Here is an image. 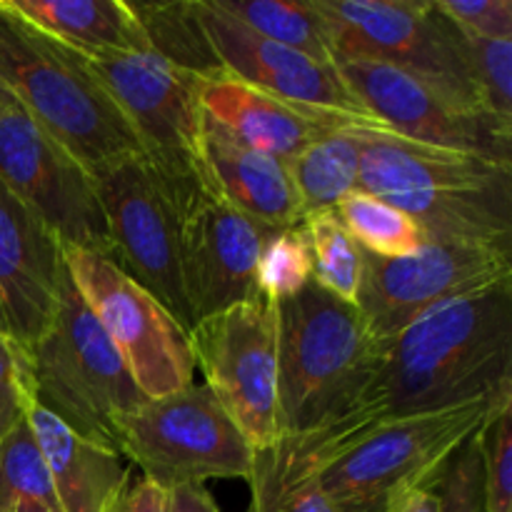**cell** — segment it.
<instances>
[{
	"instance_id": "obj_1",
	"label": "cell",
	"mask_w": 512,
	"mask_h": 512,
	"mask_svg": "<svg viewBox=\"0 0 512 512\" xmlns=\"http://www.w3.org/2000/svg\"><path fill=\"white\" fill-rule=\"evenodd\" d=\"M508 388L512 278L428 310L383 343V358L358 403L323 430L340 450L390 418L453 408Z\"/></svg>"
},
{
	"instance_id": "obj_16",
	"label": "cell",
	"mask_w": 512,
	"mask_h": 512,
	"mask_svg": "<svg viewBox=\"0 0 512 512\" xmlns=\"http://www.w3.org/2000/svg\"><path fill=\"white\" fill-rule=\"evenodd\" d=\"M275 228L205 193L178 223L180 275L193 325L258 298V260Z\"/></svg>"
},
{
	"instance_id": "obj_11",
	"label": "cell",
	"mask_w": 512,
	"mask_h": 512,
	"mask_svg": "<svg viewBox=\"0 0 512 512\" xmlns=\"http://www.w3.org/2000/svg\"><path fill=\"white\" fill-rule=\"evenodd\" d=\"M195 368L253 450L278 440V318L265 295L233 305L188 333Z\"/></svg>"
},
{
	"instance_id": "obj_26",
	"label": "cell",
	"mask_w": 512,
	"mask_h": 512,
	"mask_svg": "<svg viewBox=\"0 0 512 512\" xmlns=\"http://www.w3.org/2000/svg\"><path fill=\"white\" fill-rule=\"evenodd\" d=\"M218 5L253 33L335 68L328 25L310 0H218Z\"/></svg>"
},
{
	"instance_id": "obj_34",
	"label": "cell",
	"mask_w": 512,
	"mask_h": 512,
	"mask_svg": "<svg viewBox=\"0 0 512 512\" xmlns=\"http://www.w3.org/2000/svg\"><path fill=\"white\" fill-rule=\"evenodd\" d=\"M30 400L28 355L0 333V445L28 418Z\"/></svg>"
},
{
	"instance_id": "obj_29",
	"label": "cell",
	"mask_w": 512,
	"mask_h": 512,
	"mask_svg": "<svg viewBox=\"0 0 512 512\" xmlns=\"http://www.w3.org/2000/svg\"><path fill=\"white\" fill-rule=\"evenodd\" d=\"M20 500H33L50 512H60L48 465L28 418L0 445V512H13Z\"/></svg>"
},
{
	"instance_id": "obj_5",
	"label": "cell",
	"mask_w": 512,
	"mask_h": 512,
	"mask_svg": "<svg viewBox=\"0 0 512 512\" xmlns=\"http://www.w3.org/2000/svg\"><path fill=\"white\" fill-rule=\"evenodd\" d=\"M508 398L512 388L453 408L385 420L330 453L320 483L338 512H398L413 495L438 488L455 453Z\"/></svg>"
},
{
	"instance_id": "obj_9",
	"label": "cell",
	"mask_w": 512,
	"mask_h": 512,
	"mask_svg": "<svg viewBox=\"0 0 512 512\" xmlns=\"http://www.w3.org/2000/svg\"><path fill=\"white\" fill-rule=\"evenodd\" d=\"M115 450L163 490L248 480L255 450L205 385L140 403L115 423Z\"/></svg>"
},
{
	"instance_id": "obj_30",
	"label": "cell",
	"mask_w": 512,
	"mask_h": 512,
	"mask_svg": "<svg viewBox=\"0 0 512 512\" xmlns=\"http://www.w3.org/2000/svg\"><path fill=\"white\" fill-rule=\"evenodd\" d=\"M308 283H313V253L303 225L275 230L260 250V295L280 303L298 295Z\"/></svg>"
},
{
	"instance_id": "obj_38",
	"label": "cell",
	"mask_w": 512,
	"mask_h": 512,
	"mask_svg": "<svg viewBox=\"0 0 512 512\" xmlns=\"http://www.w3.org/2000/svg\"><path fill=\"white\" fill-rule=\"evenodd\" d=\"M398 512H440L438 490H423V493L413 495Z\"/></svg>"
},
{
	"instance_id": "obj_17",
	"label": "cell",
	"mask_w": 512,
	"mask_h": 512,
	"mask_svg": "<svg viewBox=\"0 0 512 512\" xmlns=\"http://www.w3.org/2000/svg\"><path fill=\"white\" fill-rule=\"evenodd\" d=\"M195 8L215 55L233 78L275 98L378 120L345 88L338 68L315 63L295 50L253 33L235 15L220 8L218 0H195Z\"/></svg>"
},
{
	"instance_id": "obj_21",
	"label": "cell",
	"mask_w": 512,
	"mask_h": 512,
	"mask_svg": "<svg viewBox=\"0 0 512 512\" xmlns=\"http://www.w3.org/2000/svg\"><path fill=\"white\" fill-rule=\"evenodd\" d=\"M28 425L48 465L60 512H120L130 468L115 450L95 445L30 400Z\"/></svg>"
},
{
	"instance_id": "obj_27",
	"label": "cell",
	"mask_w": 512,
	"mask_h": 512,
	"mask_svg": "<svg viewBox=\"0 0 512 512\" xmlns=\"http://www.w3.org/2000/svg\"><path fill=\"white\" fill-rule=\"evenodd\" d=\"M335 215L358 248L378 258H403L425 243V233L413 218L360 188L340 200Z\"/></svg>"
},
{
	"instance_id": "obj_36",
	"label": "cell",
	"mask_w": 512,
	"mask_h": 512,
	"mask_svg": "<svg viewBox=\"0 0 512 512\" xmlns=\"http://www.w3.org/2000/svg\"><path fill=\"white\" fill-rule=\"evenodd\" d=\"M120 512H168V490L143 478L130 485Z\"/></svg>"
},
{
	"instance_id": "obj_33",
	"label": "cell",
	"mask_w": 512,
	"mask_h": 512,
	"mask_svg": "<svg viewBox=\"0 0 512 512\" xmlns=\"http://www.w3.org/2000/svg\"><path fill=\"white\" fill-rule=\"evenodd\" d=\"M483 440L485 428L475 433L450 460L435 488L440 512H488L483 488Z\"/></svg>"
},
{
	"instance_id": "obj_13",
	"label": "cell",
	"mask_w": 512,
	"mask_h": 512,
	"mask_svg": "<svg viewBox=\"0 0 512 512\" xmlns=\"http://www.w3.org/2000/svg\"><path fill=\"white\" fill-rule=\"evenodd\" d=\"M512 278V253L488 245L425 238L403 258H378L363 250L358 300L370 333L388 343L428 310Z\"/></svg>"
},
{
	"instance_id": "obj_8",
	"label": "cell",
	"mask_w": 512,
	"mask_h": 512,
	"mask_svg": "<svg viewBox=\"0 0 512 512\" xmlns=\"http://www.w3.org/2000/svg\"><path fill=\"white\" fill-rule=\"evenodd\" d=\"M333 40L335 63L370 60L413 75L465 110L490 113L470 75L460 33L435 0H310Z\"/></svg>"
},
{
	"instance_id": "obj_35",
	"label": "cell",
	"mask_w": 512,
	"mask_h": 512,
	"mask_svg": "<svg viewBox=\"0 0 512 512\" xmlns=\"http://www.w3.org/2000/svg\"><path fill=\"white\" fill-rule=\"evenodd\" d=\"M463 33L512 40V0H435Z\"/></svg>"
},
{
	"instance_id": "obj_23",
	"label": "cell",
	"mask_w": 512,
	"mask_h": 512,
	"mask_svg": "<svg viewBox=\"0 0 512 512\" xmlns=\"http://www.w3.org/2000/svg\"><path fill=\"white\" fill-rule=\"evenodd\" d=\"M5 5L80 55L148 50L125 0H5Z\"/></svg>"
},
{
	"instance_id": "obj_6",
	"label": "cell",
	"mask_w": 512,
	"mask_h": 512,
	"mask_svg": "<svg viewBox=\"0 0 512 512\" xmlns=\"http://www.w3.org/2000/svg\"><path fill=\"white\" fill-rule=\"evenodd\" d=\"M123 113L155 185L178 223L208 190L200 160V75L150 50L85 55Z\"/></svg>"
},
{
	"instance_id": "obj_3",
	"label": "cell",
	"mask_w": 512,
	"mask_h": 512,
	"mask_svg": "<svg viewBox=\"0 0 512 512\" xmlns=\"http://www.w3.org/2000/svg\"><path fill=\"white\" fill-rule=\"evenodd\" d=\"M278 318V438L308 435L353 410L383 358L355 305L308 283L275 303Z\"/></svg>"
},
{
	"instance_id": "obj_15",
	"label": "cell",
	"mask_w": 512,
	"mask_h": 512,
	"mask_svg": "<svg viewBox=\"0 0 512 512\" xmlns=\"http://www.w3.org/2000/svg\"><path fill=\"white\" fill-rule=\"evenodd\" d=\"M345 88L388 130L418 143L468 150L512 165V123L465 110L413 75L370 60L335 63Z\"/></svg>"
},
{
	"instance_id": "obj_18",
	"label": "cell",
	"mask_w": 512,
	"mask_h": 512,
	"mask_svg": "<svg viewBox=\"0 0 512 512\" xmlns=\"http://www.w3.org/2000/svg\"><path fill=\"white\" fill-rule=\"evenodd\" d=\"M65 270L63 243L0 183V333L25 355L53 320Z\"/></svg>"
},
{
	"instance_id": "obj_19",
	"label": "cell",
	"mask_w": 512,
	"mask_h": 512,
	"mask_svg": "<svg viewBox=\"0 0 512 512\" xmlns=\"http://www.w3.org/2000/svg\"><path fill=\"white\" fill-rule=\"evenodd\" d=\"M200 105L205 115L250 148L275 155L285 165L298 158L310 143L343 128H385L380 120L355 118L335 110L310 108L293 100L275 98L228 70L203 78Z\"/></svg>"
},
{
	"instance_id": "obj_14",
	"label": "cell",
	"mask_w": 512,
	"mask_h": 512,
	"mask_svg": "<svg viewBox=\"0 0 512 512\" xmlns=\"http://www.w3.org/2000/svg\"><path fill=\"white\" fill-rule=\"evenodd\" d=\"M93 185L113 245L110 260L190 333L193 315L180 275L178 218L160 195L145 160L130 155L93 175Z\"/></svg>"
},
{
	"instance_id": "obj_10",
	"label": "cell",
	"mask_w": 512,
	"mask_h": 512,
	"mask_svg": "<svg viewBox=\"0 0 512 512\" xmlns=\"http://www.w3.org/2000/svg\"><path fill=\"white\" fill-rule=\"evenodd\" d=\"M65 265L100 328L148 400L193 385L190 338L173 315L105 255L63 245Z\"/></svg>"
},
{
	"instance_id": "obj_28",
	"label": "cell",
	"mask_w": 512,
	"mask_h": 512,
	"mask_svg": "<svg viewBox=\"0 0 512 512\" xmlns=\"http://www.w3.org/2000/svg\"><path fill=\"white\" fill-rule=\"evenodd\" d=\"M300 225L313 253V283L343 303L355 305L363 278V250L340 225L335 210L305 215Z\"/></svg>"
},
{
	"instance_id": "obj_2",
	"label": "cell",
	"mask_w": 512,
	"mask_h": 512,
	"mask_svg": "<svg viewBox=\"0 0 512 512\" xmlns=\"http://www.w3.org/2000/svg\"><path fill=\"white\" fill-rule=\"evenodd\" d=\"M360 190L403 210L425 238L512 253L510 163L363 128Z\"/></svg>"
},
{
	"instance_id": "obj_7",
	"label": "cell",
	"mask_w": 512,
	"mask_h": 512,
	"mask_svg": "<svg viewBox=\"0 0 512 512\" xmlns=\"http://www.w3.org/2000/svg\"><path fill=\"white\" fill-rule=\"evenodd\" d=\"M28 368L35 403L80 438L110 450H115L120 415L148 400L93 310L80 298L68 270L58 308L30 350Z\"/></svg>"
},
{
	"instance_id": "obj_22",
	"label": "cell",
	"mask_w": 512,
	"mask_h": 512,
	"mask_svg": "<svg viewBox=\"0 0 512 512\" xmlns=\"http://www.w3.org/2000/svg\"><path fill=\"white\" fill-rule=\"evenodd\" d=\"M330 440L323 430L278 438L255 450L248 475V512H338L320 483L328 463Z\"/></svg>"
},
{
	"instance_id": "obj_37",
	"label": "cell",
	"mask_w": 512,
	"mask_h": 512,
	"mask_svg": "<svg viewBox=\"0 0 512 512\" xmlns=\"http://www.w3.org/2000/svg\"><path fill=\"white\" fill-rule=\"evenodd\" d=\"M168 512H220L213 493L200 483L168 490Z\"/></svg>"
},
{
	"instance_id": "obj_39",
	"label": "cell",
	"mask_w": 512,
	"mask_h": 512,
	"mask_svg": "<svg viewBox=\"0 0 512 512\" xmlns=\"http://www.w3.org/2000/svg\"><path fill=\"white\" fill-rule=\"evenodd\" d=\"M13 512H50L45 505L40 503H33V500H20L18 505H15Z\"/></svg>"
},
{
	"instance_id": "obj_32",
	"label": "cell",
	"mask_w": 512,
	"mask_h": 512,
	"mask_svg": "<svg viewBox=\"0 0 512 512\" xmlns=\"http://www.w3.org/2000/svg\"><path fill=\"white\" fill-rule=\"evenodd\" d=\"M483 488L485 510L512 512V398L485 425Z\"/></svg>"
},
{
	"instance_id": "obj_25",
	"label": "cell",
	"mask_w": 512,
	"mask_h": 512,
	"mask_svg": "<svg viewBox=\"0 0 512 512\" xmlns=\"http://www.w3.org/2000/svg\"><path fill=\"white\" fill-rule=\"evenodd\" d=\"M138 20L148 50L170 65L188 73L210 78L223 73V63L215 55L195 0H168V3H128Z\"/></svg>"
},
{
	"instance_id": "obj_31",
	"label": "cell",
	"mask_w": 512,
	"mask_h": 512,
	"mask_svg": "<svg viewBox=\"0 0 512 512\" xmlns=\"http://www.w3.org/2000/svg\"><path fill=\"white\" fill-rule=\"evenodd\" d=\"M458 33L480 100L490 113L512 123V40L478 38L460 28Z\"/></svg>"
},
{
	"instance_id": "obj_4",
	"label": "cell",
	"mask_w": 512,
	"mask_h": 512,
	"mask_svg": "<svg viewBox=\"0 0 512 512\" xmlns=\"http://www.w3.org/2000/svg\"><path fill=\"white\" fill-rule=\"evenodd\" d=\"M0 85L90 178L140 155L123 113L85 55L20 18L5 0H0Z\"/></svg>"
},
{
	"instance_id": "obj_20",
	"label": "cell",
	"mask_w": 512,
	"mask_h": 512,
	"mask_svg": "<svg viewBox=\"0 0 512 512\" xmlns=\"http://www.w3.org/2000/svg\"><path fill=\"white\" fill-rule=\"evenodd\" d=\"M200 160L210 193L243 215L275 230L303 223V205L288 165L245 145L208 115L200 128Z\"/></svg>"
},
{
	"instance_id": "obj_12",
	"label": "cell",
	"mask_w": 512,
	"mask_h": 512,
	"mask_svg": "<svg viewBox=\"0 0 512 512\" xmlns=\"http://www.w3.org/2000/svg\"><path fill=\"white\" fill-rule=\"evenodd\" d=\"M0 183L70 248L113 258L88 170L60 148L0 85Z\"/></svg>"
},
{
	"instance_id": "obj_24",
	"label": "cell",
	"mask_w": 512,
	"mask_h": 512,
	"mask_svg": "<svg viewBox=\"0 0 512 512\" xmlns=\"http://www.w3.org/2000/svg\"><path fill=\"white\" fill-rule=\"evenodd\" d=\"M360 130H335L288 163L305 215L335 210L345 195L360 188Z\"/></svg>"
}]
</instances>
